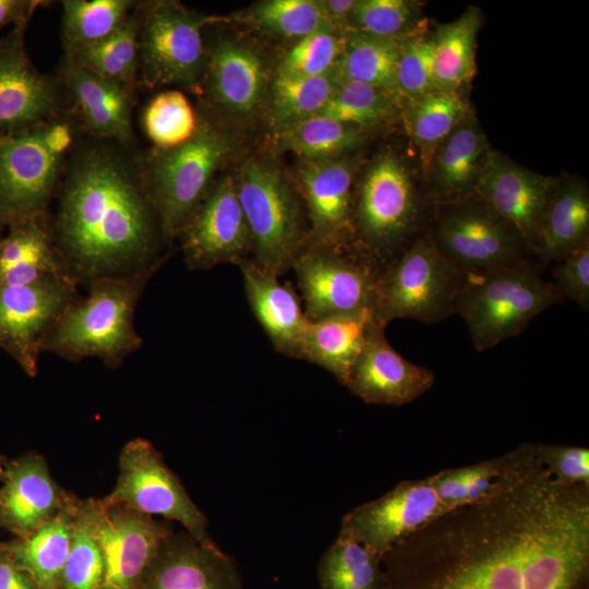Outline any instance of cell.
I'll return each instance as SVG.
<instances>
[{
    "label": "cell",
    "mask_w": 589,
    "mask_h": 589,
    "mask_svg": "<svg viewBox=\"0 0 589 589\" xmlns=\"http://www.w3.org/2000/svg\"><path fill=\"white\" fill-rule=\"evenodd\" d=\"M386 589H589V486L564 485L537 443L490 496L447 510L382 557Z\"/></svg>",
    "instance_id": "6da1fadb"
},
{
    "label": "cell",
    "mask_w": 589,
    "mask_h": 589,
    "mask_svg": "<svg viewBox=\"0 0 589 589\" xmlns=\"http://www.w3.org/2000/svg\"><path fill=\"white\" fill-rule=\"evenodd\" d=\"M56 196L53 243L76 284L154 272L166 239L136 146L83 134Z\"/></svg>",
    "instance_id": "7a4b0ae2"
},
{
    "label": "cell",
    "mask_w": 589,
    "mask_h": 589,
    "mask_svg": "<svg viewBox=\"0 0 589 589\" xmlns=\"http://www.w3.org/2000/svg\"><path fill=\"white\" fill-rule=\"evenodd\" d=\"M83 134L70 108L33 128L0 136V231L48 216L68 158Z\"/></svg>",
    "instance_id": "3957f363"
},
{
    "label": "cell",
    "mask_w": 589,
    "mask_h": 589,
    "mask_svg": "<svg viewBox=\"0 0 589 589\" xmlns=\"http://www.w3.org/2000/svg\"><path fill=\"white\" fill-rule=\"evenodd\" d=\"M152 273L108 277L88 284V294L63 312L44 344V351L70 361L98 358L119 366L143 340L134 327L140 296Z\"/></svg>",
    "instance_id": "277c9868"
},
{
    "label": "cell",
    "mask_w": 589,
    "mask_h": 589,
    "mask_svg": "<svg viewBox=\"0 0 589 589\" xmlns=\"http://www.w3.org/2000/svg\"><path fill=\"white\" fill-rule=\"evenodd\" d=\"M236 144L229 132L205 113L185 142L141 153L145 183L166 241L176 239L231 158Z\"/></svg>",
    "instance_id": "5b68a950"
},
{
    "label": "cell",
    "mask_w": 589,
    "mask_h": 589,
    "mask_svg": "<svg viewBox=\"0 0 589 589\" xmlns=\"http://www.w3.org/2000/svg\"><path fill=\"white\" fill-rule=\"evenodd\" d=\"M563 300L555 284L543 279L529 261L465 273L454 314L462 317L474 349L481 352L519 335L537 315Z\"/></svg>",
    "instance_id": "8992f818"
},
{
    "label": "cell",
    "mask_w": 589,
    "mask_h": 589,
    "mask_svg": "<svg viewBox=\"0 0 589 589\" xmlns=\"http://www.w3.org/2000/svg\"><path fill=\"white\" fill-rule=\"evenodd\" d=\"M235 178L251 235V260L279 277L291 269L310 241L301 196L286 172L268 158L248 159Z\"/></svg>",
    "instance_id": "52a82bcc"
},
{
    "label": "cell",
    "mask_w": 589,
    "mask_h": 589,
    "mask_svg": "<svg viewBox=\"0 0 589 589\" xmlns=\"http://www.w3.org/2000/svg\"><path fill=\"white\" fill-rule=\"evenodd\" d=\"M421 201L409 168L396 154L378 155L354 196V250L383 268L414 237Z\"/></svg>",
    "instance_id": "ba28073f"
},
{
    "label": "cell",
    "mask_w": 589,
    "mask_h": 589,
    "mask_svg": "<svg viewBox=\"0 0 589 589\" xmlns=\"http://www.w3.org/2000/svg\"><path fill=\"white\" fill-rule=\"evenodd\" d=\"M465 273L419 233L380 272L373 315L382 326L398 318L441 322L454 314Z\"/></svg>",
    "instance_id": "9c48e42d"
},
{
    "label": "cell",
    "mask_w": 589,
    "mask_h": 589,
    "mask_svg": "<svg viewBox=\"0 0 589 589\" xmlns=\"http://www.w3.org/2000/svg\"><path fill=\"white\" fill-rule=\"evenodd\" d=\"M139 84L179 85L200 93L206 62L203 31L226 17L190 10L175 0L139 1Z\"/></svg>",
    "instance_id": "30bf717a"
},
{
    "label": "cell",
    "mask_w": 589,
    "mask_h": 589,
    "mask_svg": "<svg viewBox=\"0 0 589 589\" xmlns=\"http://www.w3.org/2000/svg\"><path fill=\"white\" fill-rule=\"evenodd\" d=\"M438 206L431 238L461 272H488L530 261L517 231L478 196Z\"/></svg>",
    "instance_id": "8fae6325"
},
{
    "label": "cell",
    "mask_w": 589,
    "mask_h": 589,
    "mask_svg": "<svg viewBox=\"0 0 589 589\" xmlns=\"http://www.w3.org/2000/svg\"><path fill=\"white\" fill-rule=\"evenodd\" d=\"M106 504H122L151 517L180 522L202 543L213 542L208 520L191 500L159 452L145 438L128 442L119 455V474Z\"/></svg>",
    "instance_id": "7c38bea8"
},
{
    "label": "cell",
    "mask_w": 589,
    "mask_h": 589,
    "mask_svg": "<svg viewBox=\"0 0 589 589\" xmlns=\"http://www.w3.org/2000/svg\"><path fill=\"white\" fill-rule=\"evenodd\" d=\"M291 269L309 321L373 310L382 268L356 251H336L309 243Z\"/></svg>",
    "instance_id": "4fadbf2b"
},
{
    "label": "cell",
    "mask_w": 589,
    "mask_h": 589,
    "mask_svg": "<svg viewBox=\"0 0 589 589\" xmlns=\"http://www.w3.org/2000/svg\"><path fill=\"white\" fill-rule=\"evenodd\" d=\"M76 281L50 276L29 284L0 286V349L31 377L47 336L76 299Z\"/></svg>",
    "instance_id": "5bb4252c"
},
{
    "label": "cell",
    "mask_w": 589,
    "mask_h": 589,
    "mask_svg": "<svg viewBox=\"0 0 589 589\" xmlns=\"http://www.w3.org/2000/svg\"><path fill=\"white\" fill-rule=\"evenodd\" d=\"M27 24L0 36V136L27 130L71 108L57 74L40 72L26 49Z\"/></svg>",
    "instance_id": "9a60e30c"
},
{
    "label": "cell",
    "mask_w": 589,
    "mask_h": 589,
    "mask_svg": "<svg viewBox=\"0 0 589 589\" xmlns=\"http://www.w3.org/2000/svg\"><path fill=\"white\" fill-rule=\"evenodd\" d=\"M446 512L428 477L405 480L347 513L337 537L356 541L383 557L404 538Z\"/></svg>",
    "instance_id": "2e32d148"
},
{
    "label": "cell",
    "mask_w": 589,
    "mask_h": 589,
    "mask_svg": "<svg viewBox=\"0 0 589 589\" xmlns=\"http://www.w3.org/2000/svg\"><path fill=\"white\" fill-rule=\"evenodd\" d=\"M177 238L191 269L224 263L238 266L249 259L252 240L235 176L227 175L215 182Z\"/></svg>",
    "instance_id": "e0dca14e"
},
{
    "label": "cell",
    "mask_w": 589,
    "mask_h": 589,
    "mask_svg": "<svg viewBox=\"0 0 589 589\" xmlns=\"http://www.w3.org/2000/svg\"><path fill=\"white\" fill-rule=\"evenodd\" d=\"M353 161L346 156L301 159L297 190L310 223L309 243L336 251H356Z\"/></svg>",
    "instance_id": "ac0fdd59"
},
{
    "label": "cell",
    "mask_w": 589,
    "mask_h": 589,
    "mask_svg": "<svg viewBox=\"0 0 589 589\" xmlns=\"http://www.w3.org/2000/svg\"><path fill=\"white\" fill-rule=\"evenodd\" d=\"M93 517L105 564L100 589H135L161 541L172 532L171 525L95 498Z\"/></svg>",
    "instance_id": "d6986e66"
},
{
    "label": "cell",
    "mask_w": 589,
    "mask_h": 589,
    "mask_svg": "<svg viewBox=\"0 0 589 589\" xmlns=\"http://www.w3.org/2000/svg\"><path fill=\"white\" fill-rule=\"evenodd\" d=\"M267 61L253 45L221 38L206 47L201 91L215 110L238 119H252L265 109Z\"/></svg>",
    "instance_id": "ffe728a7"
},
{
    "label": "cell",
    "mask_w": 589,
    "mask_h": 589,
    "mask_svg": "<svg viewBox=\"0 0 589 589\" xmlns=\"http://www.w3.org/2000/svg\"><path fill=\"white\" fill-rule=\"evenodd\" d=\"M556 183L491 149L474 195L517 231L532 255Z\"/></svg>",
    "instance_id": "44dd1931"
},
{
    "label": "cell",
    "mask_w": 589,
    "mask_h": 589,
    "mask_svg": "<svg viewBox=\"0 0 589 589\" xmlns=\"http://www.w3.org/2000/svg\"><path fill=\"white\" fill-rule=\"evenodd\" d=\"M135 589H241L232 557L187 531L169 533Z\"/></svg>",
    "instance_id": "7402d4cb"
},
{
    "label": "cell",
    "mask_w": 589,
    "mask_h": 589,
    "mask_svg": "<svg viewBox=\"0 0 589 589\" xmlns=\"http://www.w3.org/2000/svg\"><path fill=\"white\" fill-rule=\"evenodd\" d=\"M435 384L432 370L398 353L375 324L354 361L345 386L372 405L402 406L425 394Z\"/></svg>",
    "instance_id": "603a6c76"
},
{
    "label": "cell",
    "mask_w": 589,
    "mask_h": 589,
    "mask_svg": "<svg viewBox=\"0 0 589 589\" xmlns=\"http://www.w3.org/2000/svg\"><path fill=\"white\" fill-rule=\"evenodd\" d=\"M83 133L136 146L132 112L136 91L61 59L57 73Z\"/></svg>",
    "instance_id": "cb8c5ba5"
},
{
    "label": "cell",
    "mask_w": 589,
    "mask_h": 589,
    "mask_svg": "<svg viewBox=\"0 0 589 589\" xmlns=\"http://www.w3.org/2000/svg\"><path fill=\"white\" fill-rule=\"evenodd\" d=\"M70 497L55 482L40 455L28 453L7 461L0 488V528L27 538L51 520Z\"/></svg>",
    "instance_id": "d4e9b609"
},
{
    "label": "cell",
    "mask_w": 589,
    "mask_h": 589,
    "mask_svg": "<svg viewBox=\"0 0 589 589\" xmlns=\"http://www.w3.org/2000/svg\"><path fill=\"white\" fill-rule=\"evenodd\" d=\"M238 267L251 311L275 350L300 359L309 320L292 286L280 283L277 276L264 271L250 259Z\"/></svg>",
    "instance_id": "484cf974"
},
{
    "label": "cell",
    "mask_w": 589,
    "mask_h": 589,
    "mask_svg": "<svg viewBox=\"0 0 589 589\" xmlns=\"http://www.w3.org/2000/svg\"><path fill=\"white\" fill-rule=\"evenodd\" d=\"M490 143L476 118L467 116L437 148L428 172L430 194L437 205L474 195Z\"/></svg>",
    "instance_id": "4316f807"
},
{
    "label": "cell",
    "mask_w": 589,
    "mask_h": 589,
    "mask_svg": "<svg viewBox=\"0 0 589 589\" xmlns=\"http://www.w3.org/2000/svg\"><path fill=\"white\" fill-rule=\"evenodd\" d=\"M375 324L372 309L309 321L300 359L323 368L345 385Z\"/></svg>",
    "instance_id": "83f0119b"
},
{
    "label": "cell",
    "mask_w": 589,
    "mask_h": 589,
    "mask_svg": "<svg viewBox=\"0 0 589 589\" xmlns=\"http://www.w3.org/2000/svg\"><path fill=\"white\" fill-rule=\"evenodd\" d=\"M50 276L70 275L55 247L48 216L10 226L0 239V286Z\"/></svg>",
    "instance_id": "f1b7e54d"
},
{
    "label": "cell",
    "mask_w": 589,
    "mask_h": 589,
    "mask_svg": "<svg viewBox=\"0 0 589 589\" xmlns=\"http://www.w3.org/2000/svg\"><path fill=\"white\" fill-rule=\"evenodd\" d=\"M589 244V192L585 182L556 183L539 232L536 254L545 263L558 262Z\"/></svg>",
    "instance_id": "f546056e"
},
{
    "label": "cell",
    "mask_w": 589,
    "mask_h": 589,
    "mask_svg": "<svg viewBox=\"0 0 589 589\" xmlns=\"http://www.w3.org/2000/svg\"><path fill=\"white\" fill-rule=\"evenodd\" d=\"M76 498L71 496L58 514L35 533L16 538L4 546L14 563L39 589H59L70 551Z\"/></svg>",
    "instance_id": "4dcf8cb0"
},
{
    "label": "cell",
    "mask_w": 589,
    "mask_h": 589,
    "mask_svg": "<svg viewBox=\"0 0 589 589\" xmlns=\"http://www.w3.org/2000/svg\"><path fill=\"white\" fill-rule=\"evenodd\" d=\"M481 25V10L468 7L457 19L441 24L432 34L437 89L459 93L470 83L477 71V37Z\"/></svg>",
    "instance_id": "1f68e13d"
},
{
    "label": "cell",
    "mask_w": 589,
    "mask_h": 589,
    "mask_svg": "<svg viewBox=\"0 0 589 589\" xmlns=\"http://www.w3.org/2000/svg\"><path fill=\"white\" fill-rule=\"evenodd\" d=\"M404 109L408 134L428 175L437 148L471 109L460 92L440 89L406 101Z\"/></svg>",
    "instance_id": "d6a6232c"
},
{
    "label": "cell",
    "mask_w": 589,
    "mask_h": 589,
    "mask_svg": "<svg viewBox=\"0 0 589 589\" xmlns=\"http://www.w3.org/2000/svg\"><path fill=\"white\" fill-rule=\"evenodd\" d=\"M404 38H381L346 31L344 49L334 71L337 81L358 82L397 95L396 69Z\"/></svg>",
    "instance_id": "836d02e7"
},
{
    "label": "cell",
    "mask_w": 589,
    "mask_h": 589,
    "mask_svg": "<svg viewBox=\"0 0 589 589\" xmlns=\"http://www.w3.org/2000/svg\"><path fill=\"white\" fill-rule=\"evenodd\" d=\"M134 0L61 1V44L63 58L108 38L135 8Z\"/></svg>",
    "instance_id": "e575fe53"
},
{
    "label": "cell",
    "mask_w": 589,
    "mask_h": 589,
    "mask_svg": "<svg viewBox=\"0 0 589 589\" xmlns=\"http://www.w3.org/2000/svg\"><path fill=\"white\" fill-rule=\"evenodd\" d=\"M337 82L334 73L317 77H291L275 73L268 86L265 105L273 132L277 134L318 115Z\"/></svg>",
    "instance_id": "d590c367"
},
{
    "label": "cell",
    "mask_w": 589,
    "mask_h": 589,
    "mask_svg": "<svg viewBox=\"0 0 589 589\" xmlns=\"http://www.w3.org/2000/svg\"><path fill=\"white\" fill-rule=\"evenodd\" d=\"M515 461V449L473 465L443 469L429 480L447 510L479 502L505 481Z\"/></svg>",
    "instance_id": "8d00e7d4"
},
{
    "label": "cell",
    "mask_w": 589,
    "mask_h": 589,
    "mask_svg": "<svg viewBox=\"0 0 589 589\" xmlns=\"http://www.w3.org/2000/svg\"><path fill=\"white\" fill-rule=\"evenodd\" d=\"M281 149L304 160L342 157L363 142V129L324 116H313L275 134Z\"/></svg>",
    "instance_id": "74e56055"
},
{
    "label": "cell",
    "mask_w": 589,
    "mask_h": 589,
    "mask_svg": "<svg viewBox=\"0 0 589 589\" xmlns=\"http://www.w3.org/2000/svg\"><path fill=\"white\" fill-rule=\"evenodd\" d=\"M236 17L261 34L294 41L317 31L334 28L320 0H265L239 12Z\"/></svg>",
    "instance_id": "f35d334b"
},
{
    "label": "cell",
    "mask_w": 589,
    "mask_h": 589,
    "mask_svg": "<svg viewBox=\"0 0 589 589\" xmlns=\"http://www.w3.org/2000/svg\"><path fill=\"white\" fill-rule=\"evenodd\" d=\"M318 579L321 589H386L382 557L340 537L323 554Z\"/></svg>",
    "instance_id": "ab89813d"
},
{
    "label": "cell",
    "mask_w": 589,
    "mask_h": 589,
    "mask_svg": "<svg viewBox=\"0 0 589 589\" xmlns=\"http://www.w3.org/2000/svg\"><path fill=\"white\" fill-rule=\"evenodd\" d=\"M104 572V556L94 529L93 498L77 500L60 588L100 589Z\"/></svg>",
    "instance_id": "60d3db41"
},
{
    "label": "cell",
    "mask_w": 589,
    "mask_h": 589,
    "mask_svg": "<svg viewBox=\"0 0 589 589\" xmlns=\"http://www.w3.org/2000/svg\"><path fill=\"white\" fill-rule=\"evenodd\" d=\"M397 100L399 97L392 92L358 82L338 81L318 115L364 130L388 119Z\"/></svg>",
    "instance_id": "b9f144b4"
},
{
    "label": "cell",
    "mask_w": 589,
    "mask_h": 589,
    "mask_svg": "<svg viewBox=\"0 0 589 589\" xmlns=\"http://www.w3.org/2000/svg\"><path fill=\"white\" fill-rule=\"evenodd\" d=\"M421 8L412 0H356L347 31L381 38H404L420 32Z\"/></svg>",
    "instance_id": "7bdbcfd3"
},
{
    "label": "cell",
    "mask_w": 589,
    "mask_h": 589,
    "mask_svg": "<svg viewBox=\"0 0 589 589\" xmlns=\"http://www.w3.org/2000/svg\"><path fill=\"white\" fill-rule=\"evenodd\" d=\"M143 128L154 147L168 148L185 142L194 133L199 113L179 91L157 94L143 112Z\"/></svg>",
    "instance_id": "ee69618b"
},
{
    "label": "cell",
    "mask_w": 589,
    "mask_h": 589,
    "mask_svg": "<svg viewBox=\"0 0 589 589\" xmlns=\"http://www.w3.org/2000/svg\"><path fill=\"white\" fill-rule=\"evenodd\" d=\"M344 34L324 28L296 40L280 59L275 73L291 77L334 73L344 49Z\"/></svg>",
    "instance_id": "f6af8a7d"
},
{
    "label": "cell",
    "mask_w": 589,
    "mask_h": 589,
    "mask_svg": "<svg viewBox=\"0 0 589 589\" xmlns=\"http://www.w3.org/2000/svg\"><path fill=\"white\" fill-rule=\"evenodd\" d=\"M396 87L399 99L406 101L437 91L432 35L417 33L401 40Z\"/></svg>",
    "instance_id": "bcb514c9"
},
{
    "label": "cell",
    "mask_w": 589,
    "mask_h": 589,
    "mask_svg": "<svg viewBox=\"0 0 589 589\" xmlns=\"http://www.w3.org/2000/svg\"><path fill=\"white\" fill-rule=\"evenodd\" d=\"M537 455L544 469L558 483L589 486L588 447L537 443Z\"/></svg>",
    "instance_id": "7dc6e473"
},
{
    "label": "cell",
    "mask_w": 589,
    "mask_h": 589,
    "mask_svg": "<svg viewBox=\"0 0 589 589\" xmlns=\"http://www.w3.org/2000/svg\"><path fill=\"white\" fill-rule=\"evenodd\" d=\"M553 281L563 299L567 298L582 311L589 310V244L575 250L557 262Z\"/></svg>",
    "instance_id": "c3c4849f"
},
{
    "label": "cell",
    "mask_w": 589,
    "mask_h": 589,
    "mask_svg": "<svg viewBox=\"0 0 589 589\" xmlns=\"http://www.w3.org/2000/svg\"><path fill=\"white\" fill-rule=\"evenodd\" d=\"M48 3L41 0H0V31L9 25L28 24L34 12Z\"/></svg>",
    "instance_id": "681fc988"
},
{
    "label": "cell",
    "mask_w": 589,
    "mask_h": 589,
    "mask_svg": "<svg viewBox=\"0 0 589 589\" xmlns=\"http://www.w3.org/2000/svg\"><path fill=\"white\" fill-rule=\"evenodd\" d=\"M0 589H39L33 578L12 560L0 542Z\"/></svg>",
    "instance_id": "f907efd6"
},
{
    "label": "cell",
    "mask_w": 589,
    "mask_h": 589,
    "mask_svg": "<svg viewBox=\"0 0 589 589\" xmlns=\"http://www.w3.org/2000/svg\"><path fill=\"white\" fill-rule=\"evenodd\" d=\"M354 3L356 0H321L326 19L335 29L341 33L347 31Z\"/></svg>",
    "instance_id": "816d5d0a"
},
{
    "label": "cell",
    "mask_w": 589,
    "mask_h": 589,
    "mask_svg": "<svg viewBox=\"0 0 589 589\" xmlns=\"http://www.w3.org/2000/svg\"><path fill=\"white\" fill-rule=\"evenodd\" d=\"M4 461L2 459V457L0 456V481H2L3 477H4Z\"/></svg>",
    "instance_id": "f5cc1de1"
},
{
    "label": "cell",
    "mask_w": 589,
    "mask_h": 589,
    "mask_svg": "<svg viewBox=\"0 0 589 589\" xmlns=\"http://www.w3.org/2000/svg\"><path fill=\"white\" fill-rule=\"evenodd\" d=\"M1 237H2V236H1V231H0V239H1Z\"/></svg>",
    "instance_id": "db71d44e"
}]
</instances>
